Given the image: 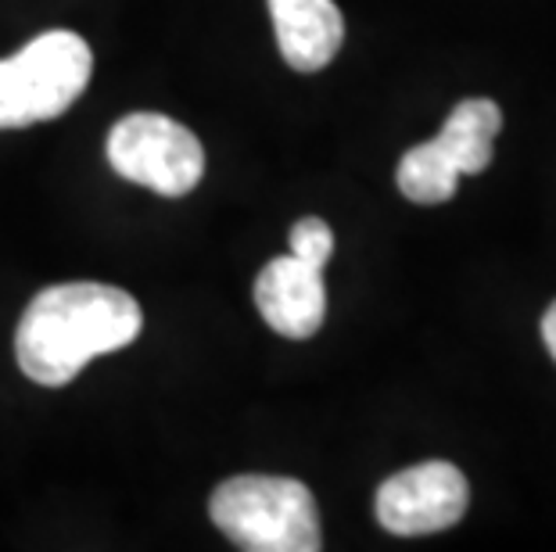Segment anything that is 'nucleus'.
Returning <instances> with one entry per match:
<instances>
[{
    "mask_svg": "<svg viewBox=\"0 0 556 552\" xmlns=\"http://www.w3.org/2000/svg\"><path fill=\"white\" fill-rule=\"evenodd\" d=\"M140 331L144 312L129 291L93 280L54 284L22 312L15 359L33 384L65 387L98 356L134 345Z\"/></svg>",
    "mask_w": 556,
    "mask_h": 552,
    "instance_id": "f257e3e1",
    "label": "nucleus"
},
{
    "mask_svg": "<svg viewBox=\"0 0 556 552\" xmlns=\"http://www.w3.org/2000/svg\"><path fill=\"white\" fill-rule=\"evenodd\" d=\"M208 516L238 549L248 552H316L319 510L313 491L294 477L241 474L212 491Z\"/></svg>",
    "mask_w": 556,
    "mask_h": 552,
    "instance_id": "f03ea898",
    "label": "nucleus"
},
{
    "mask_svg": "<svg viewBox=\"0 0 556 552\" xmlns=\"http://www.w3.org/2000/svg\"><path fill=\"white\" fill-rule=\"evenodd\" d=\"M93 54L68 29L43 33L0 62V129L58 119L90 84Z\"/></svg>",
    "mask_w": 556,
    "mask_h": 552,
    "instance_id": "7ed1b4c3",
    "label": "nucleus"
},
{
    "mask_svg": "<svg viewBox=\"0 0 556 552\" xmlns=\"http://www.w3.org/2000/svg\"><path fill=\"white\" fill-rule=\"evenodd\" d=\"M112 169L162 197H184L205 176V147L187 126L159 112H134L109 133Z\"/></svg>",
    "mask_w": 556,
    "mask_h": 552,
    "instance_id": "20e7f679",
    "label": "nucleus"
},
{
    "mask_svg": "<svg viewBox=\"0 0 556 552\" xmlns=\"http://www.w3.org/2000/svg\"><path fill=\"white\" fill-rule=\"evenodd\" d=\"M467 502L470 488L464 470L445 460H431L388 477L377 488L374 510L384 531L399 538H417L448 531L453 524H459L467 513Z\"/></svg>",
    "mask_w": 556,
    "mask_h": 552,
    "instance_id": "39448f33",
    "label": "nucleus"
},
{
    "mask_svg": "<svg viewBox=\"0 0 556 552\" xmlns=\"http://www.w3.org/2000/svg\"><path fill=\"white\" fill-rule=\"evenodd\" d=\"M255 309L263 312L269 331H277L280 337H313L327 320L324 269L294 255H280L266 262L263 273L255 277Z\"/></svg>",
    "mask_w": 556,
    "mask_h": 552,
    "instance_id": "423d86ee",
    "label": "nucleus"
},
{
    "mask_svg": "<svg viewBox=\"0 0 556 552\" xmlns=\"http://www.w3.org/2000/svg\"><path fill=\"white\" fill-rule=\"evenodd\" d=\"M277 47L294 73H319L345 43V18L334 0H269Z\"/></svg>",
    "mask_w": 556,
    "mask_h": 552,
    "instance_id": "0eeeda50",
    "label": "nucleus"
},
{
    "mask_svg": "<svg viewBox=\"0 0 556 552\" xmlns=\"http://www.w3.org/2000/svg\"><path fill=\"white\" fill-rule=\"evenodd\" d=\"M503 129V112L495 101H459L438 133V147L456 162L459 176H478L492 166V140Z\"/></svg>",
    "mask_w": 556,
    "mask_h": 552,
    "instance_id": "6e6552de",
    "label": "nucleus"
},
{
    "mask_svg": "<svg viewBox=\"0 0 556 552\" xmlns=\"http://www.w3.org/2000/svg\"><path fill=\"white\" fill-rule=\"evenodd\" d=\"M399 191L417 205H442L456 194L459 169L456 162L438 147V140L409 147L399 162Z\"/></svg>",
    "mask_w": 556,
    "mask_h": 552,
    "instance_id": "1a4fd4ad",
    "label": "nucleus"
},
{
    "mask_svg": "<svg viewBox=\"0 0 556 552\" xmlns=\"http://www.w3.org/2000/svg\"><path fill=\"white\" fill-rule=\"evenodd\" d=\"M330 252H334V233H330V227L324 219H299L291 227V252L294 258H302V262H309L316 269H324L327 266V258Z\"/></svg>",
    "mask_w": 556,
    "mask_h": 552,
    "instance_id": "9d476101",
    "label": "nucleus"
},
{
    "mask_svg": "<svg viewBox=\"0 0 556 552\" xmlns=\"http://www.w3.org/2000/svg\"><path fill=\"white\" fill-rule=\"evenodd\" d=\"M542 341H546L549 356L556 359V301L546 309V316H542Z\"/></svg>",
    "mask_w": 556,
    "mask_h": 552,
    "instance_id": "9b49d317",
    "label": "nucleus"
}]
</instances>
